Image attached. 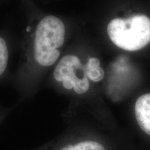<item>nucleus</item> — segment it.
Returning <instances> with one entry per match:
<instances>
[{"mask_svg": "<svg viewBox=\"0 0 150 150\" xmlns=\"http://www.w3.org/2000/svg\"><path fill=\"white\" fill-rule=\"evenodd\" d=\"M66 37L67 27L59 17L31 13L27 20L21 58L11 76L12 83L25 93L34 91L61 59Z\"/></svg>", "mask_w": 150, "mask_h": 150, "instance_id": "obj_1", "label": "nucleus"}, {"mask_svg": "<svg viewBox=\"0 0 150 150\" xmlns=\"http://www.w3.org/2000/svg\"><path fill=\"white\" fill-rule=\"evenodd\" d=\"M107 33L110 40L127 51H137L150 42V18L134 15L128 18H115L108 24Z\"/></svg>", "mask_w": 150, "mask_h": 150, "instance_id": "obj_2", "label": "nucleus"}, {"mask_svg": "<svg viewBox=\"0 0 150 150\" xmlns=\"http://www.w3.org/2000/svg\"><path fill=\"white\" fill-rule=\"evenodd\" d=\"M135 115L140 128L150 135V93L145 94L137 99Z\"/></svg>", "mask_w": 150, "mask_h": 150, "instance_id": "obj_3", "label": "nucleus"}, {"mask_svg": "<svg viewBox=\"0 0 150 150\" xmlns=\"http://www.w3.org/2000/svg\"><path fill=\"white\" fill-rule=\"evenodd\" d=\"M11 54V42L8 35L0 31V81L7 76Z\"/></svg>", "mask_w": 150, "mask_h": 150, "instance_id": "obj_4", "label": "nucleus"}, {"mask_svg": "<svg viewBox=\"0 0 150 150\" xmlns=\"http://www.w3.org/2000/svg\"><path fill=\"white\" fill-rule=\"evenodd\" d=\"M82 69L92 81L99 82L104 77V71L100 67V61L97 58H88L85 63H82Z\"/></svg>", "mask_w": 150, "mask_h": 150, "instance_id": "obj_5", "label": "nucleus"}, {"mask_svg": "<svg viewBox=\"0 0 150 150\" xmlns=\"http://www.w3.org/2000/svg\"><path fill=\"white\" fill-rule=\"evenodd\" d=\"M61 150H106L104 146L95 141H83L76 145H67Z\"/></svg>", "mask_w": 150, "mask_h": 150, "instance_id": "obj_6", "label": "nucleus"}]
</instances>
